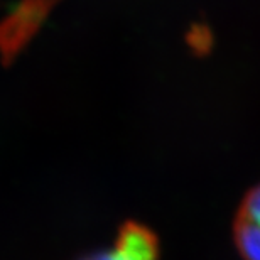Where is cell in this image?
I'll return each mask as SVG.
<instances>
[{
  "mask_svg": "<svg viewBox=\"0 0 260 260\" xmlns=\"http://www.w3.org/2000/svg\"><path fill=\"white\" fill-rule=\"evenodd\" d=\"M54 2L56 0H20L17 9L0 22V54L4 58H10L17 53L44 20Z\"/></svg>",
  "mask_w": 260,
  "mask_h": 260,
  "instance_id": "obj_1",
  "label": "cell"
},
{
  "mask_svg": "<svg viewBox=\"0 0 260 260\" xmlns=\"http://www.w3.org/2000/svg\"><path fill=\"white\" fill-rule=\"evenodd\" d=\"M159 242L152 230L140 223H125L107 250L91 253L81 260H157Z\"/></svg>",
  "mask_w": 260,
  "mask_h": 260,
  "instance_id": "obj_2",
  "label": "cell"
},
{
  "mask_svg": "<svg viewBox=\"0 0 260 260\" xmlns=\"http://www.w3.org/2000/svg\"><path fill=\"white\" fill-rule=\"evenodd\" d=\"M235 245L245 260H260V184L248 191L237 211Z\"/></svg>",
  "mask_w": 260,
  "mask_h": 260,
  "instance_id": "obj_3",
  "label": "cell"
}]
</instances>
